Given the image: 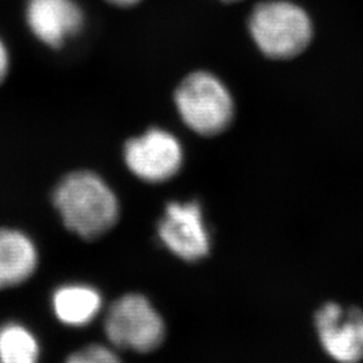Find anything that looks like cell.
<instances>
[{
    "label": "cell",
    "instance_id": "6da1fadb",
    "mask_svg": "<svg viewBox=\"0 0 363 363\" xmlns=\"http://www.w3.org/2000/svg\"><path fill=\"white\" fill-rule=\"evenodd\" d=\"M52 202L66 228L82 238H96L115 226L118 199L111 186L91 171H74L57 184Z\"/></svg>",
    "mask_w": 363,
    "mask_h": 363
},
{
    "label": "cell",
    "instance_id": "7a4b0ae2",
    "mask_svg": "<svg viewBox=\"0 0 363 363\" xmlns=\"http://www.w3.org/2000/svg\"><path fill=\"white\" fill-rule=\"evenodd\" d=\"M174 104L183 124L199 136H216L234 117L233 96L216 74L198 70L183 78L174 93Z\"/></svg>",
    "mask_w": 363,
    "mask_h": 363
},
{
    "label": "cell",
    "instance_id": "3957f363",
    "mask_svg": "<svg viewBox=\"0 0 363 363\" xmlns=\"http://www.w3.org/2000/svg\"><path fill=\"white\" fill-rule=\"evenodd\" d=\"M249 33L265 55L286 60L298 55L310 43L311 19L301 7L291 1H262L250 13Z\"/></svg>",
    "mask_w": 363,
    "mask_h": 363
},
{
    "label": "cell",
    "instance_id": "277c9868",
    "mask_svg": "<svg viewBox=\"0 0 363 363\" xmlns=\"http://www.w3.org/2000/svg\"><path fill=\"white\" fill-rule=\"evenodd\" d=\"M104 331L115 347L148 352L157 349L163 342L166 325L148 298L130 294L109 307Z\"/></svg>",
    "mask_w": 363,
    "mask_h": 363
},
{
    "label": "cell",
    "instance_id": "5b68a950",
    "mask_svg": "<svg viewBox=\"0 0 363 363\" xmlns=\"http://www.w3.org/2000/svg\"><path fill=\"white\" fill-rule=\"evenodd\" d=\"M123 157L136 178L162 183L181 171L184 150L175 133L155 127L130 139L124 145Z\"/></svg>",
    "mask_w": 363,
    "mask_h": 363
},
{
    "label": "cell",
    "instance_id": "8992f818",
    "mask_svg": "<svg viewBox=\"0 0 363 363\" xmlns=\"http://www.w3.org/2000/svg\"><path fill=\"white\" fill-rule=\"evenodd\" d=\"M315 327L325 352L339 363L363 359V311L330 301L315 313Z\"/></svg>",
    "mask_w": 363,
    "mask_h": 363
},
{
    "label": "cell",
    "instance_id": "52a82bcc",
    "mask_svg": "<svg viewBox=\"0 0 363 363\" xmlns=\"http://www.w3.org/2000/svg\"><path fill=\"white\" fill-rule=\"evenodd\" d=\"M163 245L184 261H198L210 252V235L196 202H171L157 226Z\"/></svg>",
    "mask_w": 363,
    "mask_h": 363
},
{
    "label": "cell",
    "instance_id": "ba28073f",
    "mask_svg": "<svg viewBox=\"0 0 363 363\" xmlns=\"http://www.w3.org/2000/svg\"><path fill=\"white\" fill-rule=\"evenodd\" d=\"M25 21L40 43L58 49L82 30L85 13L76 0H26Z\"/></svg>",
    "mask_w": 363,
    "mask_h": 363
},
{
    "label": "cell",
    "instance_id": "9c48e42d",
    "mask_svg": "<svg viewBox=\"0 0 363 363\" xmlns=\"http://www.w3.org/2000/svg\"><path fill=\"white\" fill-rule=\"evenodd\" d=\"M37 265L38 252L28 235L13 229H0V289L25 283Z\"/></svg>",
    "mask_w": 363,
    "mask_h": 363
},
{
    "label": "cell",
    "instance_id": "30bf717a",
    "mask_svg": "<svg viewBox=\"0 0 363 363\" xmlns=\"http://www.w3.org/2000/svg\"><path fill=\"white\" fill-rule=\"evenodd\" d=\"M103 308L96 288L84 284L60 286L52 295V310L60 322L72 327L89 325Z\"/></svg>",
    "mask_w": 363,
    "mask_h": 363
},
{
    "label": "cell",
    "instance_id": "8fae6325",
    "mask_svg": "<svg viewBox=\"0 0 363 363\" xmlns=\"http://www.w3.org/2000/svg\"><path fill=\"white\" fill-rule=\"evenodd\" d=\"M37 337L25 325L6 323L0 327V363H38Z\"/></svg>",
    "mask_w": 363,
    "mask_h": 363
},
{
    "label": "cell",
    "instance_id": "7c38bea8",
    "mask_svg": "<svg viewBox=\"0 0 363 363\" xmlns=\"http://www.w3.org/2000/svg\"><path fill=\"white\" fill-rule=\"evenodd\" d=\"M65 363H123L116 351L104 345H91L73 352Z\"/></svg>",
    "mask_w": 363,
    "mask_h": 363
},
{
    "label": "cell",
    "instance_id": "4fadbf2b",
    "mask_svg": "<svg viewBox=\"0 0 363 363\" xmlns=\"http://www.w3.org/2000/svg\"><path fill=\"white\" fill-rule=\"evenodd\" d=\"M10 64H11V58H10L9 48L4 43V40L0 38V84L6 79L9 74Z\"/></svg>",
    "mask_w": 363,
    "mask_h": 363
},
{
    "label": "cell",
    "instance_id": "5bb4252c",
    "mask_svg": "<svg viewBox=\"0 0 363 363\" xmlns=\"http://www.w3.org/2000/svg\"><path fill=\"white\" fill-rule=\"evenodd\" d=\"M108 3H111L112 6H116V7H132V6H136L138 3H140L142 0H106Z\"/></svg>",
    "mask_w": 363,
    "mask_h": 363
},
{
    "label": "cell",
    "instance_id": "9a60e30c",
    "mask_svg": "<svg viewBox=\"0 0 363 363\" xmlns=\"http://www.w3.org/2000/svg\"><path fill=\"white\" fill-rule=\"evenodd\" d=\"M225 1H237V0H225Z\"/></svg>",
    "mask_w": 363,
    "mask_h": 363
}]
</instances>
